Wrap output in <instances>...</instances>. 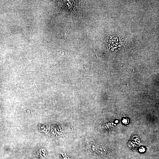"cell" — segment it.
I'll use <instances>...</instances> for the list:
<instances>
[{"instance_id":"7a4b0ae2","label":"cell","mask_w":159,"mask_h":159,"mask_svg":"<svg viewBox=\"0 0 159 159\" xmlns=\"http://www.w3.org/2000/svg\"><path fill=\"white\" fill-rule=\"evenodd\" d=\"M145 151V149L143 147H142L140 148L139 149V151L141 152H143Z\"/></svg>"},{"instance_id":"3957f363","label":"cell","mask_w":159,"mask_h":159,"mask_svg":"<svg viewBox=\"0 0 159 159\" xmlns=\"http://www.w3.org/2000/svg\"><path fill=\"white\" fill-rule=\"evenodd\" d=\"M127 120V119L125 118L123 119V120L122 121V122H123L124 123L126 124L127 123V122H128Z\"/></svg>"},{"instance_id":"6da1fadb","label":"cell","mask_w":159,"mask_h":159,"mask_svg":"<svg viewBox=\"0 0 159 159\" xmlns=\"http://www.w3.org/2000/svg\"><path fill=\"white\" fill-rule=\"evenodd\" d=\"M74 1H57V5L61 11L68 12H70L74 7Z\"/></svg>"}]
</instances>
